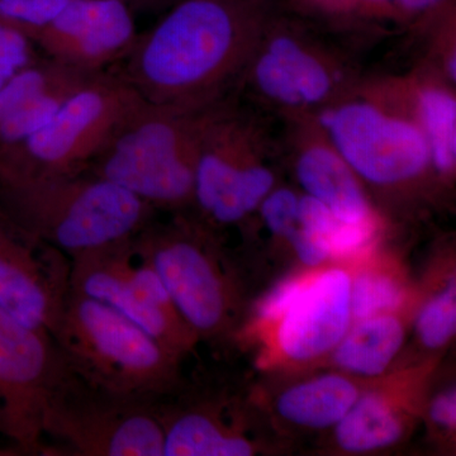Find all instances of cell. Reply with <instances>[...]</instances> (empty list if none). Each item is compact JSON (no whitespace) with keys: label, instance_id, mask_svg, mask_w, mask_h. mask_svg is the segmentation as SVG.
Returning a JSON list of instances; mask_svg holds the SVG:
<instances>
[{"label":"cell","instance_id":"cell-1","mask_svg":"<svg viewBox=\"0 0 456 456\" xmlns=\"http://www.w3.org/2000/svg\"><path fill=\"white\" fill-rule=\"evenodd\" d=\"M165 11L119 75L147 102L191 110L227 98L273 13L269 0H176Z\"/></svg>","mask_w":456,"mask_h":456},{"label":"cell","instance_id":"cell-2","mask_svg":"<svg viewBox=\"0 0 456 456\" xmlns=\"http://www.w3.org/2000/svg\"><path fill=\"white\" fill-rule=\"evenodd\" d=\"M0 213L73 260L134 241L156 209L116 183L82 171L0 182Z\"/></svg>","mask_w":456,"mask_h":456},{"label":"cell","instance_id":"cell-3","mask_svg":"<svg viewBox=\"0 0 456 456\" xmlns=\"http://www.w3.org/2000/svg\"><path fill=\"white\" fill-rule=\"evenodd\" d=\"M208 107L191 110L143 99L84 171L116 183L156 211H184L193 206L198 146Z\"/></svg>","mask_w":456,"mask_h":456},{"label":"cell","instance_id":"cell-4","mask_svg":"<svg viewBox=\"0 0 456 456\" xmlns=\"http://www.w3.org/2000/svg\"><path fill=\"white\" fill-rule=\"evenodd\" d=\"M53 338L92 386L147 399L175 391L178 356L106 303L70 289Z\"/></svg>","mask_w":456,"mask_h":456},{"label":"cell","instance_id":"cell-5","mask_svg":"<svg viewBox=\"0 0 456 456\" xmlns=\"http://www.w3.org/2000/svg\"><path fill=\"white\" fill-rule=\"evenodd\" d=\"M359 82L341 53L299 20L274 12L239 80L260 106L284 121L314 116L353 93Z\"/></svg>","mask_w":456,"mask_h":456},{"label":"cell","instance_id":"cell-6","mask_svg":"<svg viewBox=\"0 0 456 456\" xmlns=\"http://www.w3.org/2000/svg\"><path fill=\"white\" fill-rule=\"evenodd\" d=\"M274 143L255 117L228 98L207 110L194 173L193 206L211 226L244 221L275 188Z\"/></svg>","mask_w":456,"mask_h":456},{"label":"cell","instance_id":"cell-7","mask_svg":"<svg viewBox=\"0 0 456 456\" xmlns=\"http://www.w3.org/2000/svg\"><path fill=\"white\" fill-rule=\"evenodd\" d=\"M142 101L121 75H94L40 131L0 154V182L82 173Z\"/></svg>","mask_w":456,"mask_h":456},{"label":"cell","instance_id":"cell-8","mask_svg":"<svg viewBox=\"0 0 456 456\" xmlns=\"http://www.w3.org/2000/svg\"><path fill=\"white\" fill-rule=\"evenodd\" d=\"M314 117L362 184L399 189L435 175L421 128L360 82L353 93Z\"/></svg>","mask_w":456,"mask_h":456},{"label":"cell","instance_id":"cell-9","mask_svg":"<svg viewBox=\"0 0 456 456\" xmlns=\"http://www.w3.org/2000/svg\"><path fill=\"white\" fill-rule=\"evenodd\" d=\"M154 401L98 388L69 369L45 411V439L55 441L53 455L163 456Z\"/></svg>","mask_w":456,"mask_h":456},{"label":"cell","instance_id":"cell-10","mask_svg":"<svg viewBox=\"0 0 456 456\" xmlns=\"http://www.w3.org/2000/svg\"><path fill=\"white\" fill-rule=\"evenodd\" d=\"M209 224L178 215L155 220L134 239V253L160 277L179 316L197 336L220 334L232 308V293L212 250Z\"/></svg>","mask_w":456,"mask_h":456},{"label":"cell","instance_id":"cell-11","mask_svg":"<svg viewBox=\"0 0 456 456\" xmlns=\"http://www.w3.org/2000/svg\"><path fill=\"white\" fill-rule=\"evenodd\" d=\"M69 369L53 335L0 311V440L8 444L9 455H53L44 415ZM5 455L0 446V456Z\"/></svg>","mask_w":456,"mask_h":456},{"label":"cell","instance_id":"cell-12","mask_svg":"<svg viewBox=\"0 0 456 456\" xmlns=\"http://www.w3.org/2000/svg\"><path fill=\"white\" fill-rule=\"evenodd\" d=\"M71 289L106 303L178 358L196 342L160 277L137 259L134 241L71 260Z\"/></svg>","mask_w":456,"mask_h":456},{"label":"cell","instance_id":"cell-13","mask_svg":"<svg viewBox=\"0 0 456 456\" xmlns=\"http://www.w3.org/2000/svg\"><path fill=\"white\" fill-rule=\"evenodd\" d=\"M70 289V257L0 213V311L53 335Z\"/></svg>","mask_w":456,"mask_h":456},{"label":"cell","instance_id":"cell-14","mask_svg":"<svg viewBox=\"0 0 456 456\" xmlns=\"http://www.w3.org/2000/svg\"><path fill=\"white\" fill-rule=\"evenodd\" d=\"M134 13L122 0H70L38 33L36 49L84 73L110 71L139 37Z\"/></svg>","mask_w":456,"mask_h":456},{"label":"cell","instance_id":"cell-15","mask_svg":"<svg viewBox=\"0 0 456 456\" xmlns=\"http://www.w3.org/2000/svg\"><path fill=\"white\" fill-rule=\"evenodd\" d=\"M284 147L305 194L325 204L338 220L379 221L364 184L332 145L316 117L285 119Z\"/></svg>","mask_w":456,"mask_h":456},{"label":"cell","instance_id":"cell-16","mask_svg":"<svg viewBox=\"0 0 456 456\" xmlns=\"http://www.w3.org/2000/svg\"><path fill=\"white\" fill-rule=\"evenodd\" d=\"M360 86L416 122L430 149L435 175L452 179L456 170L455 84L424 64L398 77L360 80Z\"/></svg>","mask_w":456,"mask_h":456},{"label":"cell","instance_id":"cell-17","mask_svg":"<svg viewBox=\"0 0 456 456\" xmlns=\"http://www.w3.org/2000/svg\"><path fill=\"white\" fill-rule=\"evenodd\" d=\"M350 288V275L338 268L308 278L278 322V346L288 359L310 362L338 346L353 320Z\"/></svg>","mask_w":456,"mask_h":456},{"label":"cell","instance_id":"cell-18","mask_svg":"<svg viewBox=\"0 0 456 456\" xmlns=\"http://www.w3.org/2000/svg\"><path fill=\"white\" fill-rule=\"evenodd\" d=\"M455 0H290L296 13L354 35L417 33Z\"/></svg>","mask_w":456,"mask_h":456},{"label":"cell","instance_id":"cell-19","mask_svg":"<svg viewBox=\"0 0 456 456\" xmlns=\"http://www.w3.org/2000/svg\"><path fill=\"white\" fill-rule=\"evenodd\" d=\"M164 432L163 456H248L253 445L204 407L178 408L163 398L154 401Z\"/></svg>","mask_w":456,"mask_h":456},{"label":"cell","instance_id":"cell-20","mask_svg":"<svg viewBox=\"0 0 456 456\" xmlns=\"http://www.w3.org/2000/svg\"><path fill=\"white\" fill-rule=\"evenodd\" d=\"M358 397L355 384L341 375L327 374L281 393L277 411L290 424L326 428L336 426Z\"/></svg>","mask_w":456,"mask_h":456},{"label":"cell","instance_id":"cell-21","mask_svg":"<svg viewBox=\"0 0 456 456\" xmlns=\"http://www.w3.org/2000/svg\"><path fill=\"white\" fill-rule=\"evenodd\" d=\"M404 341V327L391 314L355 321L334 349L338 368L362 377L387 370Z\"/></svg>","mask_w":456,"mask_h":456},{"label":"cell","instance_id":"cell-22","mask_svg":"<svg viewBox=\"0 0 456 456\" xmlns=\"http://www.w3.org/2000/svg\"><path fill=\"white\" fill-rule=\"evenodd\" d=\"M335 428L338 445L350 452L388 448L403 435L397 411L378 393L358 397Z\"/></svg>","mask_w":456,"mask_h":456},{"label":"cell","instance_id":"cell-23","mask_svg":"<svg viewBox=\"0 0 456 456\" xmlns=\"http://www.w3.org/2000/svg\"><path fill=\"white\" fill-rule=\"evenodd\" d=\"M99 74V73H98ZM97 74L77 73L36 95L0 125V154L13 149L51 121L66 99Z\"/></svg>","mask_w":456,"mask_h":456},{"label":"cell","instance_id":"cell-24","mask_svg":"<svg viewBox=\"0 0 456 456\" xmlns=\"http://www.w3.org/2000/svg\"><path fill=\"white\" fill-rule=\"evenodd\" d=\"M77 73L84 71L38 56L0 88V125L36 95Z\"/></svg>","mask_w":456,"mask_h":456},{"label":"cell","instance_id":"cell-25","mask_svg":"<svg viewBox=\"0 0 456 456\" xmlns=\"http://www.w3.org/2000/svg\"><path fill=\"white\" fill-rule=\"evenodd\" d=\"M401 284L391 275L364 272L351 281V317L355 321L392 314L403 303Z\"/></svg>","mask_w":456,"mask_h":456},{"label":"cell","instance_id":"cell-26","mask_svg":"<svg viewBox=\"0 0 456 456\" xmlns=\"http://www.w3.org/2000/svg\"><path fill=\"white\" fill-rule=\"evenodd\" d=\"M455 329L456 287L455 279L452 278L419 311L416 332L424 346L435 350L452 340Z\"/></svg>","mask_w":456,"mask_h":456},{"label":"cell","instance_id":"cell-27","mask_svg":"<svg viewBox=\"0 0 456 456\" xmlns=\"http://www.w3.org/2000/svg\"><path fill=\"white\" fill-rule=\"evenodd\" d=\"M426 41V56L421 64L428 66L444 79L456 84V8L455 4L416 33Z\"/></svg>","mask_w":456,"mask_h":456},{"label":"cell","instance_id":"cell-28","mask_svg":"<svg viewBox=\"0 0 456 456\" xmlns=\"http://www.w3.org/2000/svg\"><path fill=\"white\" fill-rule=\"evenodd\" d=\"M299 197L292 189L274 188L261 202V218L273 235L287 240L298 228Z\"/></svg>","mask_w":456,"mask_h":456},{"label":"cell","instance_id":"cell-29","mask_svg":"<svg viewBox=\"0 0 456 456\" xmlns=\"http://www.w3.org/2000/svg\"><path fill=\"white\" fill-rule=\"evenodd\" d=\"M37 57L31 38L0 20V88Z\"/></svg>","mask_w":456,"mask_h":456},{"label":"cell","instance_id":"cell-30","mask_svg":"<svg viewBox=\"0 0 456 456\" xmlns=\"http://www.w3.org/2000/svg\"><path fill=\"white\" fill-rule=\"evenodd\" d=\"M308 279L289 278L279 283L274 289L270 290L265 298L261 299L257 307V316L264 322H279L293 303L298 298Z\"/></svg>","mask_w":456,"mask_h":456},{"label":"cell","instance_id":"cell-31","mask_svg":"<svg viewBox=\"0 0 456 456\" xmlns=\"http://www.w3.org/2000/svg\"><path fill=\"white\" fill-rule=\"evenodd\" d=\"M0 20L35 41L37 35L32 0H0Z\"/></svg>","mask_w":456,"mask_h":456},{"label":"cell","instance_id":"cell-32","mask_svg":"<svg viewBox=\"0 0 456 456\" xmlns=\"http://www.w3.org/2000/svg\"><path fill=\"white\" fill-rule=\"evenodd\" d=\"M431 421L444 430H454L456 424V392L454 388L440 393L430 407Z\"/></svg>","mask_w":456,"mask_h":456},{"label":"cell","instance_id":"cell-33","mask_svg":"<svg viewBox=\"0 0 456 456\" xmlns=\"http://www.w3.org/2000/svg\"><path fill=\"white\" fill-rule=\"evenodd\" d=\"M69 2L70 0H32L33 16H35L36 26H37L36 37L42 28L69 4Z\"/></svg>","mask_w":456,"mask_h":456},{"label":"cell","instance_id":"cell-34","mask_svg":"<svg viewBox=\"0 0 456 456\" xmlns=\"http://www.w3.org/2000/svg\"><path fill=\"white\" fill-rule=\"evenodd\" d=\"M132 11L154 12L165 11L176 0H122Z\"/></svg>","mask_w":456,"mask_h":456}]
</instances>
